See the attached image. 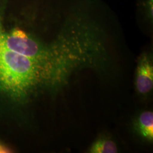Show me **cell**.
<instances>
[{"instance_id":"obj_2","label":"cell","mask_w":153,"mask_h":153,"mask_svg":"<svg viewBox=\"0 0 153 153\" xmlns=\"http://www.w3.org/2000/svg\"><path fill=\"white\" fill-rule=\"evenodd\" d=\"M135 85L137 91L143 95H147L153 90V59L148 53H142L138 59Z\"/></svg>"},{"instance_id":"obj_5","label":"cell","mask_w":153,"mask_h":153,"mask_svg":"<svg viewBox=\"0 0 153 153\" xmlns=\"http://www.w3.org/2000/svg\"><path fill=\"white\" fill-rule=\"evenodd\" d=\"M146 14L149 19H153V0H143Z\"/></svg>"},{"instance_id":"obj_4","label":"cell","mask_w":153,"mask_h":153,"mask_svg":"<svg viewBox=\"0 0 153 153\" xmlns=\"http://www.w3.org/2000/svg\"><path fill=\"white\" fill-rule=\"evenodd\" d=\"M119 150L116 142L108 137H100L93 142L89 149L91 153H116Z\"/></svg>"},{"instance_id":"obj_1","label":"cell","mask_w":153,"mask_h":153,"mask_svg":"<svg viewBox=\"0 0 153 153\" xmlns=\"http://www.w3.org/2000/svg\"><path fill=\"white\" fill-rule=\"evenodd\" d=\"M78 70L73 65L43 63L18 54L0 37V90L16 101H27L44 88H61Z\"/></svg>"},{"instance_id":"obj_6","label":"cell","mask_w":153,"mask_h":153,"mask_svg":"<svg viewBox=\"0 0 153 153\" xmlns=\"http://www.w3.org/2000/svg\"><path fill=\"white\" fill-rule=\"evenodd\" d=\"M13 150L5 144L0 142V153H13Z\"/></svg>"},{"instance_id":"obj_3","label":"cell","mask_w":153,"mask_h":153,"mask_svg":"<svg viewBox=\"0 0 153 153\" xmlns=\"http://www.w3.org/2000/svg\"><path fill=\"white\" fill-rule=\"evenodd\" d=\"M137 133L148 141L153 140V113L151 111L141 112L134 123Z\"/></svg>"}]
</instances>
